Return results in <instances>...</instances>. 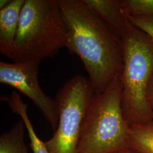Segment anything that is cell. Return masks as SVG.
<instances>
[{"mask_svg":"<svg viewBox=\"0 0 153 153\" xmlns=\"http://www.w3.org/2000/svg\"><path fill=\"white\" fill-rule=\"evenodd\" d=\"M59 2L68 27L66 47L82 61L95 94L102 93L121 74V39L80 0H59Z\"/></svg>","mask_w":153,"mask_h":153,"instance_id":"cell-1","label":"cell"},{"mask_svg":"<svg viewBox=\"0 0 153 153\" xmlns=\"http://www.w3.org/2000/svg\"><path fill=\"white\" fill-rule=\"evenodd\" d=\"M123 68L120 75L122 110L129 126L153 124L147 99L153 73V42L126 18L121 36Z\"/></svg>","mask_w":153,"mask_h":153,"instance_id":"cell-2","label":"cell"},{"mask_svg":"<svg viewBox=\"0 0 153 153\" xmlns=\"http://www.w3.org/2000/svg\"><path fill=\"white\" fill-rule=\"evenodd\" d=\"M68 27L59 0H25L16 39L14 62L38 61L66 47Z\"/></svg>","mask_w":153,"mask_h":153,"instance_id":"cell-3","label":"cell"},{"mask_svg":"<svg viewBox=\"0 0 153 153\" xmlns=\"http://www.w3.org/2000/svg\"><path fill=\"white\" fill-rule=\"evenodd\" d=\"M130 126L122 110L120 76L95 94L82 124L78 153H112L128 149Z\"/></svg>","mask_w":153,"mask_h":153,"instance_id":"cell-4","label":"cell"},{"mask_svg":"<svg viewBox=\"0 0 153 153\" xmlns=\"http://www.w3.org/2000/svg\"><path fill=\"white\" fill-rule=\"evenodd\" d=\"M95 93L88 79L76 75L56 94L59 123L45 145L49 153H78L83 121Z\"/></svg>","mask_w":153,"mask_h":153,"instance_id":"cell-5","label":"cell"},{"mask_svg":"<svg viewBox=\"0 0 153 153\" xmlns=\"http://www.w3.org/2000/svg\"><path fill=\"white\" fill-rule=\"evenodd\" d=\"M39 62H0V82L14 88L30 99L56 131L59 111L55 99L46 95L38 82Z\"/></svg>","mask_w":153,"mask_h":153,"instance_id":"cell-6","label":"cell"},{"mask_svg":"<svg viewBox=\"0 0 153 153\" xmlns=\"http://www.w3.org/2000/svg\"><path fill=\"white\" fill-rule=\"evenodd\" d=\"M25 0H12L0 10V53L14 61L19 18Z\"/></svg>","mask_w":153,"mask_h":153,"instance_id":"cell-7","label":"cell"},{"mask_svg":"<svg viewBox=\"0 0 153 153\" xmlns=\"http://www.w3.org/2000/svg\"><path fill=\"white\" fill-rule=\"evenodd\" d=\"M80 1L121 38L126 21L121 0H80Z\"/></svg>","mask_w":153,"mask_h":153,"instance_id":"cell-8","label":"cell"},{"mask_svg":"<svg viewBox=\"0 0 153 153\" xmlns=\"http://www.w3.org/2000/svg\"><path fill=\"white\" fill-rule=\"evenodd\" d=\"M1 100L7 102L13 113L20 116L23 121L30 141V147L33 153H49L45 142L36 134L28 115L27 105L24 103L19 95L13 92L10 96H2Z\"/></svg>","mask_w":153,"mask_h":153,"instance_id":"cell-9","label":"cell"},{"mask_svg":"<svg viewBox=\"0 0 153 153\" xmlns=\"http://www.w3.org/2000/svg\"><path fill=\"white\" fill-rule=\"evenodd\" d=\"M26 127L21 120L0 137V153H29L25 140Z\"/></svg>","mask_w":153,"mask_h":153,"instance_id":"cell-10","label":"cell"},{"mask_svg":"<svg viewBox=\"0 0 153 153\" xmlns=\"http://www.w3.org/2000/svg\"><path fill=\"white\" fill-rule=\"evenodd\" d=\"M128 149L137 153H153V124L130 126Z\"/></svg>","mask_w":153,"mask_h":153,"instance_id":"cell-11","label":"cell"},{"mask_svg":"<svg viewBox=\"0 0 153 153\" xmlns=\"http://www.w3.org/2000/svg\"><path fill=\"white\" fill-rule=\"evenodd\" d=\"M121 3L126 14L153 19V0H121Z\"/></svg>","mask_w":153,"mask_h":153,"instance_id":"cell-12","label":"cell"},{"mask_svg":"<svg viewBox=\"0 0 153 153\" xmlns=\"http://www.w3.org/2000/svg\"><path fill=\"white\" fill-rule=\"evenodd\" d=\"M126 18L133 25L145 33L153 42V19L126 14Z\"/></svg>","mask_w":153,"mask_h":153,"instance_id":"cell-13","label":"cell"},{"mask_svg":"<svg viewBox=\"0 0 153 153\" xmlns=\"http://www.w3.org/2000/svg\"><path fill=\"white\" fill-rule=\"evenodd\" d=\"M147 99L150 107L152 109L153 114V73L148 86Z\"/></svg>","mask_w":153,"mask_h":153,"instance_id":"cell-14","label":"cell"},{"mask_svg":"<svg viewBox=\"0 0 153 153\" xmlns=\"http://www.w3.org/2000/svg\"><path fill=\"white\" fill-rule=\"evenodd\" d=\"M12 0H1L0 1V10L8 5Z\"/></svg>","mask_w":153,"mask_h":153,"instance_id":"cell-15","label":"cell"},{"mask_svg":"<svg viewBox=\"0 0 153 153\" xmlns=\"http://www.w3.org/2000/svg\"><path fill=\"white\" fill-rule=\"evenodd\" d=\"M112 153H129V151H128V150H122V151L116 152Z\"/></svg>","mask_w":153,"mask_h":153,"instance_id":"cell-16","label":"cell"},{"mask_svg":"<svg viewBox=\"0 0 153 153\" xmlns=\"http://www.w3.org/2000/svg\"><path fill=\"white\" fill-rule=\"evenodd\" d=\"M128 151H129V153H136V152H134L131 151V150H128Z\"/></svg>","mask_w":153,"mask_h":153,"instance_id":"cell-17","label":"cell"}]
</instances>
